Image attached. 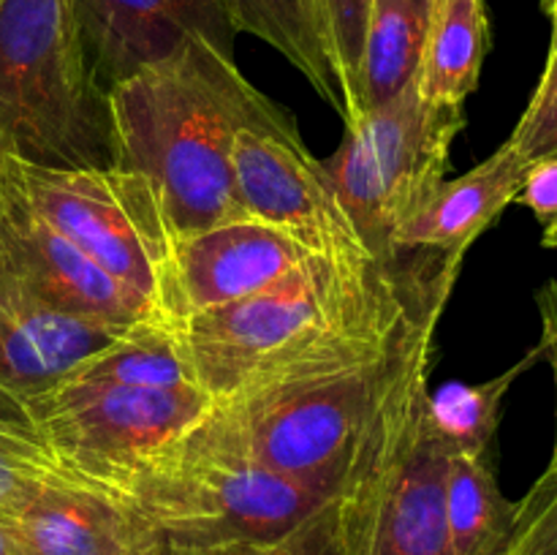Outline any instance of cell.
<instances>
[{
    "label": "cell",
    "mask_w": 557,
    "mask_h": 555,
    "mask_svg": "<svg viewBox=\"0 0 557 555\" xmlns=\"http://www.w3.org/2000/svg\"><path fill=\"white\" fill-rule=\"evenodd\" d=\"M114 166L141 174L174 237L245 218L234 190L237 131L294 120L207 38L109 87Z\"/></svg>",
    "instance_id": "cell-1"
},
{
    "label": "cell",
    "mask_w": 557,
    "mask_h": 555,
    "mask_svg": "<svg viewBox=\"0 0 557 555\" xmlns=\"http://www.w3.org/2000/svg\"><path fill=\"white\" fill-rule=\"evenodd\" d=\"M430 310L375 357L215 403L264 466L337 498L379 462L430 390L435 326Z\"/></svg>",
    "instance_id": "cell-2"
},
{
    "label": "cell",
    "mask_w": 557,
    "mask_h": 555,
    "mask_svg": "<svg viewBox=\"0 0 557 555\" xmlns=\"http://www.w3.org/2000/svg\"><path fill=\"white\" fill-rule=\"evenodd\" d=\"M114 501L158 542L207 553L283 536L332 498L264 466L212 406Z\"/></svg>",
    "instance_id": "cell-3"
},
{
    "label": "cell",
    "mask_w": 557,
    "mask_h": 555,
    "mask_svg": "<svg viewBox=\"0 0 557 555\" xmlns=\"http://www.w3.org/2000/svg\"><path fill=\"white\" fill-rule=\"evenodd\" d=\"M0 156L44 169L114 166L109 92L74 0H0Z\"/></svg>",
    "instance_id": "cell-4"
},
{
    "label": "cell",
    "mask_w": 557,
    "mask_h": 555,
    "mask_svg": "<svg viewBox=\"0 0 557 555\" xmlns=\"http://www.w3.org/2000/svg\"><path fill=\"white\" fill-rule=\"evenodd\" d=\"M0 174L38 218L172 330L174 232L141 174L120 166L44 169L0 156Z\"/></svg>",
    "instance_id": "cell-5"
},
{
    "label": "cell",
    "mask_w": 557,
    "mask_h": 555,
    "mask_svg": "<svg viewBox=\"0 0 557 555\" xmlns=\"http://www.w3.org/2000/svg\"><path fill=\"white\" fill-rule=\"evenodd\" d=\"M462 107L430 101L417 79L346 125L335 156L321 161L343 210L375 259L395 254L397 229L446 180Z\"/></svg>",
    "instance_id": "cell-6"
},
{
    "label": "cell",
    "mask_w": 557,
    "mask_h": 555,
    "mask_svg": "<svg viewBox=\"0 0 557 555\" xmlns=\"http://www.w3.org/2000/svg\"><path fill=\"white\" fill-rule=\"evenodd\" d=\"M215 406L196 381L92 386L60 381L25 411L71 482L117 498L131 479Z\"/></svg>",
    "instance_id": "cell-7"
},
{
    "label": "cell",
    "mask_w": 557,
    "mask_h": 555,
    "mask_svg": "<svg viewBox=\"0 0 557 555\" xmlns=\"http://www.w3.org/2000/svg\"><path fill=\"white\" fill-rule=\"evenodd\" d=\"M446 466L449 452L424 428L422 400L400 441L337 495L343 555H455Z\"/></svg>",
    "instance_id": "cell-8"
},
{
    "label": "cell",
    "mask_w": 557,
    "mask_h": 555,
    "mask_svg": "<svg viewBox=\"0 0 557 555\" xmlns=\"http://www.w3.org/2000/svg\"><path fill=\"white\" fill-rule=\"evenodd\" d=\"M232 163L245 218L267 223L308 254L341 264L375 259L343 210L321 161L305 147L297 125L237 131Z\"/></svg>",
    "instance_id": "cell-9"
},
{
    "label": "cell",
    "mask_w": 557,
    "mask_h": 555,
    "mask_svg": "<svg viewBox=\"0 0 557 555\" xmlns=\"http://www.w3.org/2000/svg\"><path fill=\"white\" fill-rule=\"evenodd\" d=\"M131 332L54 308L0 243V392L22 408Z\"/></svg>",
    "instance_id": "cell-10"
},
{
    "label": "cell",
    "mask_w": 557,
    "mask_h": 555,
    "mask_svg": "<svg viewBox=\"0 0 557 555\" xmlns=\"http://www.w3.org/2000/svg\"><path fill=\"white\" fill-rule=\"evenodd\" d=\"M0 243L22 275L65 313L114 330L161 326L134 292L27 207L0 174ZM166 330V326H163Z\"/></svg>",
    "instance_id": "cell-11"
},
{
    "label": "cell",
    "mask_w": 557,
    "mask_h": 555,
    "mask_svg": "<svg viewBox=\"0 0 557 555\" xmlns=\"http://www.w3.org/2000/svg\"><path fill=\"white\" fill-rule=\"evenodd\" d=\"M308 256L302 245L253 218H237L205 232L174 237L172 332L190 316L223 308L272 286Z\"/></svg>",
    "instance_id": "cell-12"
},
{
    "label": "cell",
    "mask_w": 557,
    "mask_h": 555,
    "mask_svg": "<svg viewBox=\"0 0 557 555\" xmlns=\"http://www.w3.org/2000/svg\"><path fill=\"white\" fill-rule=\"evenodd\" d=\"M87 58L103 87L177 52L190 38L232 49L218 0H74Z\"/></svg>",
    "instance_id": "cell-13"
},
{
    "label": "cell",
    "mask_w": 557,
    "mask_h": 555,
    "mask_svg": "<svg viewBox=\"0 0 557 555\" xmlns=\"http://www.w3.org/2000/svg\"><path fill=\"white\" fill-rule=\"evenodd\" d=\"M20 555H145L152 536L112 495L49 482L5 520Z\"/></svg>",
    "instance_id": "cell-14"
},
{
    "label": "cell",
    "mask_w": 557,
    "mask_h": 555,
    "mask_svg": "<svg viewBox=\"0 0 557 555\" xmlns=\"http://www.w3.org/2000/svg\"><path fill=\"white\" fill-rule=\"evenodd\" d=\"M531 163L511 141H504L471 172L444 180L430 199L403 223L392 248H422L462 254L504 215L520 190Z\"/></svg>",
    "instance_id": "cell-15"
},
{
    "label": "cell",
    "mask_w": 557,
    "mask_h": 555,
    "mask_svg": "<svg viewBox=\"0 0 557 555\" xmlns=\"http://www.w3.org/2000/svg\"><path fill=\"white\" fill-rule=\"evenodd\" d=\"M218 5L234 33H248L277 49L343 118L341 85L319 0H218Z\"/></svg>",
    "instance_id": "cell-16"
},
{
    "label": "cell",
    "mask_w": 557,
    "mask_h": 555,
    "mask_svg": "<svg viewBox=\"0 0 557 555\" xmlns=\"http://www.w3.org/2000/svg\"><path fill=\"white\" fill-rule=\"evenodd\" d=\"M490 47L484 0H433L417 87L424 98L462 107L476 90Z\"/></svg>",
    "instance_id": "cell-17"
},
{
    "label": "cell",
    "mask_w": 557,
    "mask_h": 555,
    "mask_svg": "<svg viewBox=\"0 0 557 555\" xmlns=\"http://www.w3.org/2000/svg\"><path fill=\"white\" fill-rule=\"evenodd\" d=\"M430 9L422 0H373L362 65L359 114L381 107L417 79Z\"/></svg>",
    "instance_id": "cell-18"
},
{
    "label": "cell",
    "mask_w": 557,
    "mask_h": 555,
    "mask_svg": "<svg viewBox=\"0 0 557 555\" xmlns=\"http://www.w3.org/2000/svg\"><path fill=\"white\" fill-rule=\"evenodd\" d=\"M515 501L498 488L490 455H449L446 526L455 555H504L515 526Z\"/></svg>",
    "instance_id": "cell-19"
},
{
    "label": "cell",
    "mask_w": 557,
    "mask_h": 555,
    "mask_svg": "<svg viewBox=\"0 0 557 555\" xmlns=\"http://www.w3.org/2000/svg\"><path fill=\"white\" fill-rule=\"evenodd\" d=\"M542 359V346L528 351L506 373L482 384L446 381L424 397V428L449 455H490L506 392L531 365Z\"/></svg>",
    "instance_id": "cell-20"
},
{
    "label": "cell",
    "mask_w": 557,
    "mask_h": 555,
    "mask_svg": "<svg viewBox=\"0 0 557 555\" xmlns=\"http://www.w3.org/2000/svg\"><path fill=\"white\" fill-rule=\"evenodd\" d=\"M92 386H174L194 381L172 330L141 326L82 362L69 379Z\"/></svg>",
    "instance_id": "cell-21"
},
{
    "label": "cell",
    "mask_w": 557,
    "mask_h": 555,
    "mask_svg": "<svg viewBox=\"0 0 557 555\" xmlns=\"http://www.w3.org/2000/svg\"><path fill=\"white\" fill-rule=\"evenodd\" d=\"M49 482L71 479L60 471L30 419L0 411V520L16 515Z\"/></svg>",
    "instance_id": "cell-22"
},
{
    "label": "cell",
    "mask_w": 557,
    "mask_h": 555,
    "mask_svg": "<svg viewBox=\"0 0 557 555\" xmlns=\"http://www.w3.org/2000/svg\"><path fill=\"white\" fill-rule=\"evenodd\" d=\"M330 36L332 63L343 96V123L359 118V65H362L364 38H368L373 0H319Z\"/></svg>",
    "instance_id": "cell-23"
},
{
    "label": "cell",
    "mask_w": 557,
    "mask_h": 555,
    "mask_svg": "<svg viewBox=\"0 0 557 555\" xmlns=\"http://www.w3.org/2000/svg\"><path fill=\"white\" fill-rule=\"evenodd\" d=\"M201 555H343L337 498L326 501L321 509L305 517L299 526H294L283 536L267 539V542L226 544V547L207 550Z\"/></svg>",
    "instance_id": "cell-24"
},
{
    "label": "cell",
    "mask_w": 557,
    "mask_h": 555,
    "mask_svg": "<svg viewBox=\"0 0 557 555\" xmlns=\"http://www.w3.org/2000/svg\"><path fill=\"white\" fill-rule=\"evenodd\" d=\"M504 555H557V468L536 479L517 501L515 526Z\"/></svg>",
    "instance_id": "cell-25"
},
{
    "label": "cell",
    "mask_w": 557,
    "mask_h": 555,
    "mask_svg": "<svg viewBox=\"0 0 557 555\" xmlns=\"http://www.w3.org/2000/svg\"><path fill=\"white\" fill-rule=\"evenodd\" d=\"M511 145L520 150L528 163L539 158L557 156V36L549 41L547 65L539 79L536 92L528 101L515 134L509 136Z\"/></svg>",
    "instance_id": "cell-26"
},
{
    "label": "cell",
    "mask_w": 557,
    "mask_h": 555,
    "mask_svg": "<svg viewBox=\"0 0 557 555\" xmlns=\"http://www.w3.org/2000/svg\"><path fill=\"white\" fill-rule=\"evenodd\" d=\"M515 205L528 207L533 218L542 223L544 237H553L557 232V156L539 158L528 166Z\"/></svg>",
    "instance_id": "cell-27"
},
{
    "label": "cell",
    "mask_w": 557,
    "mask_h": 555,
    "mask_svg": "<svg viewBox=\"0 0 557 555\" xmlns=\"http://www.w3.org/2000/svg\"><path fill=\"white\" fill-rule=\"evenodd\" d=\"M539 313H542V359H547L549 368L555 375V392H557V281H549L542 292L536 294ZM549 466L557 468V411H555V446H553V460Z\"/></svg>",
    "instance_id": "cell-28"
},
{
    "label": "cell",
    "mask_w": 557,
    "mask_h": 555,
    "mask_svg": "<svg viewBox=\"0 0 557 555\" xmlns=\"http://www.w3.org/2000/svg\"><path fill=\"white\" fill-rule=\"evenodd\" d=\"M145 555H201L196 553V550H188V547H177V544H166V542H158V539H152V544L147 547Z\"/></svg>",
    "instance_id": "cell-29"
},
{
    "label": "cell",
    "mask_w": 557,
    "mask_h": 555,
    "mask_svg": "<svg viewBox=\"0 0 557 555\" xmlns=\"http://www.w3.org/2000/svg\"><path fill=\"white\" fill-rule=\"evenodd\" d=\"M0 555H20V550H16V542L14 536H11L5 520H0Z\"/></svg>",
    "instance_id": "cell-30"
},
{
    "label": "cell",
    "mask_w": 557,
    "mask_h": 555,
    "mask_svg": "<svg viewBox=\"0 0 557 555\" xmlns=\"http://www.w3.org/2000/svg\"><path fill=\"white\" fill-rule=\"evenodd\" d=\"M0 411H3V414H16V417L30 419V417H27L25 408H22L20 403H16V400H11L9 395H3V392H0Z\"/></svg>",
    "instance_id": "cell-31"
},
{
    "label": "cell",
    "mask_w": 557,
    "mask_h": 555,
    "mask_svg": "<svg viewBox=\"0 0 557 555\" xmlns=\"http://www.w3.org/2000/svg\"><path fill=\"white\" fill-rule=\"evenodd\" d=\"M542 243H544V248H557V232L553 234V237H544Z\"/></svg>",
    "instance_id": "cell-32"
},
{
    "label": "cell",
    "mask_w": 557,
    "mask_h": 555,
    "mask_svg": "<svg viewBox=\"0 0 557 555\" xmlns=\"http://www.w3.org/2000/svg\"><path fill=\"white\" fill-rule=\"evenodd\" d=\"M549 16H553V36H557V5L549 11Z\"/></svg>",
    "instance_id": "cell-33"
},
{
    "label": "cell",
    "mask_w": 557,
    "mask_h": 555,
    "mask_svg": "<svg viewBox=\"0 0 557 555\" xmlns=\"http://www.w3.org/2000/svg\"><path fill=\"white\" fill-rule=\"evenodd\" d=\"M555 5H557V0H544V9H547V14L555 9Z\"/></svg>",
    "instance_id": "cell-34"
},
{
    "label": "cell",
    "mask_w": 557,
    "mask_h": 555,
    "mask_svg": "<svg viewBox=\"0 0 557 555\" xmlns=\"http://www.w3.org/2000/svg\"><path fill=\"white\" fill-rule=\"evenodd\" d=\"M424 5H428V9H433V0H422Z\"/></svg>",
    "instance_id": "cell-35"
}]
</instances>
